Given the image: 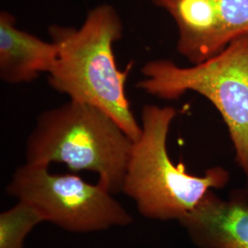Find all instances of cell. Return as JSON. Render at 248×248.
Listing matches in <instances>:
<instances>
[{
  "mask_svg": "<svg viewBox=\"0 0 248 248\" xmlns=\"http://www.w3.org/2000/svg\"><path fill=\"white\" fill-rule=\"evenodd\" d=\"M10 12H0V78L12 85L29 83L41 74H49L58 50L47 42L17 27Z\"/></svg>",
  "mask_w": 248,
  "mask_h": 248,
  "instance_id": "8",
  "label": "cell"
},
{
  "mask_svg": "<svg viewBox=\"0 0 248 248\" xmlns=\"http://www.w3.org/2000/svg\"><path fill=\"white\" fill-rule=\"evenodd\" d=\"M45 222L44 215L34 206L18 201L0 213V248H24L27 236Z\"/></svg>",
  "mask_w": 248,
  "mask_h": 248,
  "instance_id": "9",
  "label": "cell"
},
{
  "mask_svg": "<svg viewBox=\"0 0 248 248\" xmlns=\"http://www.w3.org/2000/svg\"><path fill=\"white\" fill-rule=\"evenodd\" d=\"M222 23V39L226 46L248 36V0H216Z\"/></svg>",
  "mask_w": 248,
  "mask_h": 248,
  "instance_id": "10",
  "label": "cell"
},
{
  "mask_svg": "<svg viewBox=\"0 0 248 248\" xmlns=\"http://www.w3.org/2000/svg\"><path fill=\"white\" fill-rule=\"evenodd\" d=\"M6 193L31 204L45 222L75 233L125 227L133 215L112 193L71 174H53L48 166L25 163L12 174Z\"/></svg>",
  "mask_w": 248,
  "mask_h": 248,
  "instance_id": "5",
  "label": "cell"
},
{
  "mask_svg": "<svg viewBox=\"0 0 248 248\" xmlns=\"http://www.w3.org/2000/svg\"><path fill=\"white\" fill-rule=\"evenodd\" d=\"M133 141L97 107L69 100L38 116L26 141L28 164L62 163L72 171L98 175V184L122 192Z\"/></svg>",
  "mask_w": 248,
  "mask_h": 248,
  "instance_id": "2",
  "label": "cell"
},
{
  "mask_svg": "<svg viewBox=\"0 0 248 248\" xmlns=\"http://www.w3.org/2000/svg\"><path fill=\"white\" fill-rule=\"evenodd\" d=\"M58 54L48 74L50 86L71 100L88 103L104 111L136 141L142 133L125 93L133 63L122 71L116 62L114 45L123 39L124 23L109 4L89 10L79 28H48Z\"/></svg>",
  "mask_w": 248,
  "mask_h": 248,
  "instance_id": "1",
  "label": "cell"
},
{
  "mask_svg": "<svg viewBox=\"0 0 248 248\" xmlns=\"http://www.w3.org/2000/svg\"><path fill=\"white\" fill-rule=\"evenodd\" d=\"M136 88L177 100L188 91L211 101L230 133L236 161L248 182V36L234 40L221 53L190 67L157 59L146 62Z\"/></svg>",
  "mask_w": 248,
  "mask_h": 248,
  "instance_id": "4",
  "label": "cell"
},
{
  "mask_svg": "<svg viewBox=\"0 0 248 248\" xmlns=\"http://www.w3.org/2000/svg\"><path fill=\"white\" fill-rule=\"evenodd\" d=\"M165 9L178 30V53L193 64L204 62L226 47L216 0H149Z\"/></svg>",
  "mask_w": 248,
  "mask_h": 248,
  "instance_id": "7",
  "label": "cell"
},
{
  "mask_svg": "<svg viewBox=\"0 0 248 248\" xmlns=\"http://www.w3.org/2000/svg\"><path fill=\"white\" fill-rule=\"evenodd\" d=\"M178 222L199 248H248V195L235 191L224 200L210 190Z\"/></svg>",
  "mask_w": 248,
  "mask_h": 248,
  "instance_id": "6",
  "label": "cell"
},
{
  "mask_svg": "<svg viewBox=\"0 0 248 248\" xmlns=\"http://www.w3.org/2000/svg\"><path fill=\"white\" fill-rule=\"evenodd\" d=\"M177 114L173 107L153 104L141 110L142 133L133 142L122 192L149 220L179 221L212 188H222L229 180V173L221 167L199 177L187 173L183 164L173 163L168 137Z\"/></svg>",
  "mask_w": 248,
  "mask_h": 248,
  "instance_id": "3",
  "label": "cell"
}]
</instances>
